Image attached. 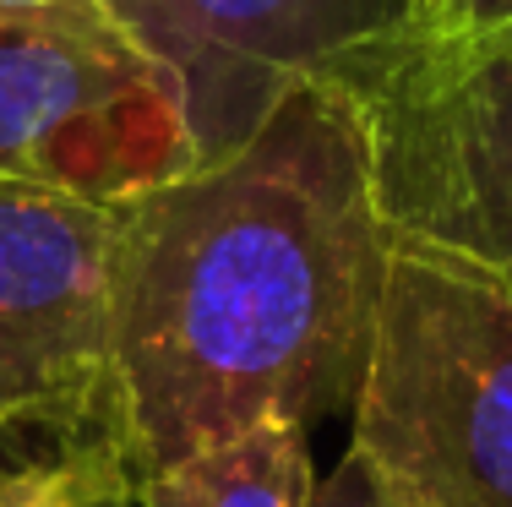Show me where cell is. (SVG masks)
<instances>
[{
    "instance_id": "8",
    "label": "cell",
    "mask_w": 512,
    "mask_h": 507,
    "mask_svg": "<svg viewBox=\"0 0 512 507\" xmlns=\"http://www.w3.org/2000/svg\"><path fill=\"white\" fill-rule=\"evenodd\" d=\"M60 453L77 469V502L82 507H131V469L109 437L71 442V448H60ZM311 507H420V502H414L398 480H387L382 469H371L355 448H349L333 475L316 480Z\"/></svg>"
},
{
    "instance_id": "5",
    "label": "cell",
    "mask_w": 512,
    "mask_h": 507,
    "mask_svg": "<svg viewBox=\"0 0 512 507\" xmlns=\"http://www.w3.org/2000/svg\"><path fill=\"white\" fill-rule=\"evenodd\" d=\"M180 82L197 164L235 153L306 82L360 88L431 28V0H93Z\"/></svg>"
},
{
    "instance_id": "1",
    "label": "cell",
    "mask_w": 512,
    "mask_h": 507,
    "mask_svg": "<svg viewBox=\"0 0 512 507\" xmlns=\"http://www.w3.org/2000/svg\"><path fill=\"white\" fill-rule=\"evenodd\" d=\"M393 224L360 93L295 88L235 153L120 202L109 442L131 475L349 415Z\"/></svg>"
},
{
    "instance_id": "10",
    "label": "cell",
    "mask_w": 512,
    "mask_h": 507,
    "mask_svg": "<svg viewBox=\"0 0 512 507\" xmlns=\"http://www.w3.org/2000/svg\"><path fill=\"white\" fill-rule=\"evenodd\" d=\"M474 28H512V0H442L425 33H474Z\"/></svg>"
},
{
    "instance_id": "6",
    "label": "cell",
    "mask_w": 512,
    "mask_h": 507,
    "mask_svg": "<svg viewBox=\"0 0 512 507\" xmlns=\"http://www.w3.org/2000/svg\"><path fill=\"white\" fill-rule=\"evenodd\" d=\"M120 202L0 180V437H109Z\"/></svg>"
},
{
    "instance_id": "2",
    "label": "cell",
    "mask_w": 512,
    "mask_h": 507,
    "mask_svg": "<svg viewBox=\"0 0 512 507\" xmlns=\"http://www.w3.org/2000/svg\"><path fill=\"white\" fill-rule=\"evenodd\" d=\"M349 448L420 507H512V279L393 235Z\"/></svg>"
},
{
    "instance_id": "3",
    "label": "cell",
    "mask_w": 512,
    "mask_h": 507,
    "mask_svg": "<svg viewBox=\"0 0 512 507\" xmlns=\"http://www.w3.org/2000/svg\"><path fill=\"white\" fill-rule=\"evenodd\" d=\"M186 169L180 82L93 0L0 17V180L126 202Z\"/></svg>"
},
{
    "instance_id": "11",
    "label": "cell",
    "mask_w": 512,
    "mask_h": 507,
    "mask_svg": "<svg viewBox=\"0 0 512 507\" xmlns=\"http://www.w3.org/2000/svg\"><path fill=\"white\" fill-rule=\"evenodd\" d=\"M66 6H88V0H0V17H11V11H66Z\"/></svg>"
},
{
    "instance_id": "13",
    "label": "cell",
    "mask_w": 512,
    "mask_h": 507,
    "mask_svg": "<svg viewBox=\"0 0 512 507\" xmlns=\"http://www.w3.org/2000/svg\"><path fill=\"white\" fill-rule=\"evenodd\" d=\"M436 6H442V0H431V17H436Z\"/></svg>"
},
{
    "instance_id": "12",
    "label": "cell",
    "mask_w": 512,
    "mask_h": 507,
    "mask_svg": "<svg viewBox=\"0 0 512 507\" xmlns=\"http://www.w3.org/2000/svg\"><path fill=\"white\" fill-rule=\"evenodd\" d=\"M11 469H17V464L6 458V437H0V486H6V475H11Z\"/></svg>"
},
{
    "instance_id": "7",
    "label": "cell",
    "mask_w": 512,
    "mask_h": 507,
    "mask_svg": "<svg viewBox=\"0 0 512 507\" xmlns=\"http://www.w3.org/2000/svg\"><path fill=\"white\" fill-rule=\"evenodd\" d=\"M311 431L256 426L131 475V507H311Z\"/></svg>"
},
{
    "instance_id": "4",
    "label": "cell",
    "mask_w": 512,
    "mask_h": 507,
    "mask_svg": "<svg viewBox=\"0 0 512 507\" xmlns=\"http://www.w3.org/2000/svg\"><path fill=\"white\" fill-rule=\"evenodd\" d=\"M355 93L393 235L512 279V28L420 33Z\"/></svg>"
},
{
    "instance_id": "9",
    "label": "cell",
    "mask_w": 512,
    "mask_h": 507,
    "mask_svg": "<svg viewBox=\"0 0 512 507\" xmlns=\"http://www.w3.org/2000/svg\"><path fill=\"white\" fill-rule=\"evenodd\" d=\"M0 507H82L71 458L60 448H50V458H17L0 486Z\"/></svg>"
}]
</instances>
